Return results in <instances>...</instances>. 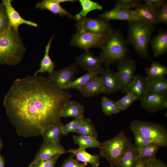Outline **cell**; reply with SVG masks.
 <instances>
[{
  "label": "cell",
  "mask_w": 167,
  "mask_h": 167,
  "mask_svg": "<svg viewBox=\"0 0 167 167\" xmlns=\"http://www.w3.org/2000/svg\"><path fill=\"white\" fill-rule=\"evenodd\" d=\"M133 144L130 138L121 131L113 138L101 143L100 155L105 158L111 167H117L124 155Z\"/></svg>",
  "instance_id": "cell-5"
},
{
  "label": "cell",
  "mask_w": 167,
  "mask_h": 167,
  "mask_svg": "<svg viewBox=\"0 0 167 167\" xmlns=\"http://www.w3.org/2000/svg\"><path fill=\"white\" fill-rule=\"evenodd\" d=\"M136 66L135 61L128 56L118 62L117 73L120 83V90L122 93L126 92L133 81Z\"/></svg>",
  "instance_id": "cell-10"
},
{
  "label": "cell",
  "mask_w": 167,
  "mask_h": 167,
  "mask_svg": "<svg viewBox=\"0 0 167 167\" xmlns=\"http://www.w3.org/2000/svg\"><path fill=\"white\" fill-rule=\"evenodd\" d=\"M109 167H111L110 166Z\"/></svg>",
  "instance_id": "cell-51"
},
{
  "label": "cell",
  "mask_w": 167,
  "mask_h": 167,
  "mask_svg": "<svg viewBox=\"0 0 167 167\" xmlns=\"http://www.w3.org/2000/svg\"><path fill=\"white\" fill-rule=\"evenodd\" d=\"M84 108L80 103L74 100L68 101L62 111L61 117H73L75 118L84 117Z\"/></svg>",
  "instance_id": "cell-23"
},
{
  "label": "cell",
  "mask_w": 167,
  "mask_h": 167,
  "mask_svg": "<svg viewBox=\"0 0 167 167\" xmlns=\"http://www.w3.org/2000/svg\"><path fill=\"white\" fill-rule=\"evenodd\" d=\"M79 70L76 62L49 74L48 78L56 88L63 90L64 87L73 80L75 74Z\"/></svg>",
  "instance_id": "cell-9"
},
{
  "label": "cell",
  "mask_w": 167,
  "mask_h": 167,
  "mask_svg": "<svg viewBox=\"0 0 167 167\" xmlns=\"http://www.w3.org/2000/svg\"><path fill=\"white\" fill-rule=\"evenodd\" d=\"M84 117L75 118L71 121V131L72 132H76L80 127L83 119Z\"/></svg>",
  "instance_id": "cell-44"
},
{
  "label": "cell",
  "mask_w": 167,
  "mask_h": 167,
  "mask_svg": "<svg viewBox=\"0 0 167 167\" xmlns=\"http://www.w3.org/2000/svg\"><path fill=\"white\" fill-rule=\"evenodd\" d=\"M127 42L121 31L113 30L106 36L100 57L103 65L108 67L110 65L119 62L127 56L128 50Z\"/></svg>",
  "instance_id": "cell-3"
},
{
  "label": "cell",
  "mask_w": 167,
  "mask_h": 167,
  "mask_svg": "<svg viewBox=\"0 0 167 167\" xmlns=\"http://www.w3.org/2000/svg\"><path fill=\"white\" fill-rule=\"evenodd\" d=\"M70 153L76 157L79 162L90 164L92 167H98L100 164V155H92L88 152L86 149L79 148L75 149L71 148L66 153Z\"/></svg>",
  "instance_id": "cell-20"
},
{
  "label": "cell",
  "mask_w": 167,
  "mask_h": 167,
  "mask_svg": "<svg viewBox=\"0 0 167 167\" xmlns=\"http://www.w3.org/2000/svg\"><path fill=\"white\" fill-rule=\"evenodd\" d=\"M11 0H3L2 3L4 6L10 26L16 32H18L19 26L26 24L34 27H37L38 25L31 21L24 19L20 15L12 5Z\"/></svg>",
  "instance_id": "cell-14"
},
{
  "label": "cell",
  "mask_w": 167,
  "mask_h": 167,
  "mask_svg": "<svg viewBox=\"0 0 167 167\" xmlns=\"http://www.w3.org/2000/svg\"><path fill=\"white\" fill-rule=\"evenodd\" d=\"M25 49L18 32L10 26L0 34V64H18L23 57Z\"/></svg>",
  "instance_id": "cell-2"
},
{
  "label": "cell",
  "mask_w": 167,
  "mask_h": 167,
  "mask_svg": "<svg viewBox=\"0 0 167 167\" xmlns=\"http://www.w3.org/2000/svg\"><path fill=\"white\" fill-rule=\"evenodd\" d=\"M132 131L139 132L161 147L167 145V131L165 126L151 122L139 120L133 121L131 123Z\"/></svg>",
  "instance_id": "cell-6"
},
{
  "label": "cell",
  "mask_w": 167,
  "mask_h": 167,
  "mask_svg": "<svg viewBox=\"0 0 167 167\" xmlns=\"http://www.w3.org/2000/svg\"><path fill=\"white\" fill-rule=\"evenodd\" d=\"M150 42L154 57H158L165 54L167 50V31L160 29Z\"/></svg>",
  "instance_id": "cell-21"
},
{
  "label": "cell",
  "mask_w": 167,
  "mask_h": 167,
  "mask_svg": "<svg viewBox=\"0 0 167 167\" xmlns=\"http://www.w3.org/2000/svg\"><path fill=\"white\" fill-rule=\"evenodd\" d=\"M85 97H89L105 93V88L100 77L96 76L78 89Z\"/></svg>",
  "instance_id": "cell-19"
},
{
  "label": "cell",
  "mask_w": 167,
  "mask_h": 167,
  "mask_svg": "<svg viewBox=\"0 0 167 167\" xmlns=\"http://www.w3.org/2000/svg\"><path fill=\"white\" fill-rule=\"evenodd\" d=\"M75 157L73 154L70 155L59 167H86L87 164L79 162L75 158Z\"/></svg>",
  "instance_id": "cell-39"
},
{
  "label": "cell",
  "mask_w": 167,
  "mask_h": 167,
  "mask_svg": "<svg viewBox=\"0 0 167 167\" xmlns=\"http://www.w3.org/2000/svg\"><path fill=\"white\" fill-rule=\"evenodd\" d=\"M10 27L5 7L2 3L0 4V34Z\"/></svg>",
  "instance_id": "cell-37"
},
{
  "label": "cell",
  "mask_w": 167,
  "mask_h": 167,
  "mask_svg": "<svg viewBox=\"0 0 167 167\" xmlns=\"http://www.w3.org/2000/svg\"><path fill=\"white\" fill-rule=\"evenodd\" d=\"M101 104L102 111L106 115L116 114L121 111L116 102L107 96L102 98Z\"/></svg>",
  "instance_id": "cell-33"
},
{
  "label": "cell",
  "mask_w": 167,
  "mask_h": 167,
  "mask_svg": "<svg viewBox=\"0 0 167 167\" xmlns=\"http://www.w3.org/2000/svg\"><path fill=\"white\" fill-rule=\"evenodd\" d=\"M4 158L0 154V167H4Z\"/></svg>",
  "instance_id": "cell-47"
},
{
  "label": "cell",
  "mask_w": 167,
  "mask_h": 167,
  "mask_svg": "<svg viewBox=\"0 0 167 167\" xmlns=\"http://www.w3.org/2000/svg\"><path fill=\"white\" fill-rule=\"evenodd\" d=\"M147 167H167V165L161 160L156 158L149 159Z\"/></svg>",
  "instance_id": "cell-43"
},
{
  "label": "cell",
  "mask_w": 167,
  "mask_h": 167,
  "mask_svg": "<svg viewBox=\"0 0 167 167\" xmlns=\"http://www.w3.org/2000/svg\"><path fill=\"white\" fill-rule=\"evenodd\" d=\"M36 8L41 10H47L55 15H59L61 17L66 16L76 20L75 16L70 13L54 0H43L36 5Z\"/></svg>",
  "instance_id": "cell-22"
},
{
  "label": "cell",
  "mask_w": 167,
  "mask_h": 167,
  "mask_svg": "<svg viewBox=\"0 0 167 167\" xmlns=\"http://www.w3.org/2000/svg\"><path fill=\"white\" fill-rule=\"evenodd\" d=\"M126 93L125 96L116 102L121 111L127 109L135 101L138 100L132 93L128 92Z\"/></svg>",
  "instance_id": "cell-35"
},
{
  "label": "cell",
  "mask_w": 167,
  "mask_h": 167,
  "mask_svg": "<svg viewBox=\"0 0 167 167\" xmlns=\"http://www.w3.org/2000/svg\"><path fill=\"white\" fill-rule=\"evenodd\" d=\"M3 146V143L1 138H0V151Z\"/></svg>",
  "instance_id": "cell-49"
},
{
  "label": "cell",
  "mask_w": 167,
  "mask_h": 167,
  "mask_svg": "<svg viewBox=\"0 0 167 167\" xmlns=\"http://www.w3.org/2000/svg\"><path fill=\"white\" fill-rule=\"evenodd\" d=\"M79 1L82 10L75 16L77 21L86 17L87 14L92 11L101 10L103 8L102 6L98 3L90 0H79Z\"/></svg>",
  "instance_id": "cell-30"
},
{
  "label": "cell",
  "mask_w": 167,
  "mask_h": 167,
  "mask_svg": "<svg viewBox=\"0 0 167 167\" xmlns=\"http://www.w3.org/2000/svg\"><path fill=\"white\" fill-rule=\"evenodd\" d=\"M76 133L79 135L88 136L96 139L98 137L95 126L89 118H83L81 125Z\"/></svg>",
  "instance_id": "cell-31"
},
{
  "label": "cell",
  "mask_w": 167,
  "mask_h": 167,
  "mask_svg": "<svg viewBox=\"0 0 167 167\" xmlns=\"http://www.w3.org/2000/svg\"><path fill=\"white\" fill-rule=\"evenodd\" d=\"M106 36L97 35L84 31H78L72 36L71 44L86 50L93 47L101 48Z\"/></svg>",
  "instance_id": "cell-8"
},
{
  "label": "cell",
  "mask_w": 167,
  "mask_h": 167,
  "mask_svg": "<svg viewBox=\"0 0 167 167\" xmlns=\"http://www.w3.org/2000/svg\"><path fill=\"white\" fill-rule=\"evenodd\" d=\"M71 121L67 123L62 126V132L64 135H67L71 131Z\"/></svg>",
  "instance_id": "cell-46"
},
{
  "label": "cell",
  "mask_w": 167,
  "mask_h": 167,
  "mask_svg": "<svg viewBox=\"0 0 167 167\" xmlns=\"http://www.w3.org/2000/svg\"><path fill=\"white\" fill-rule=\"evenodd\" d=\"M157 23L167 24V3L165 2L160 9L156 12Z\"/></svg>",
  "instance_id": "cell-40"
},
{
  "label": "cell",
  "mask_w": 167,
  "mask_h": 167,
  "mask_svg": "<svg viewBox=\"0 0 167 167\" xmlns=\"http://www.w3.org/2000/svg\"><path fill=\"white\" fill-rule=\"evenodd\" d=\"M54 35V34L53 35L46 45L45 55L40 62V67L39 69L35 72L34 76L37 75L40 73H44L47 72L50 74L55 71V63L52 61L49 55L50 45Z\"/></svg>",
  "instance_id": "cell-24"
},
{
  "label": "cell",
  "mask_w": 167,
  "mask_h": 167,
  "mask_svg": "<svg viewBox=\"0 0 167 167\" xmlns=\"http://www.w3.org/2000/svg\"><path fill=\"white\" fill-rule=\"evenodd\" d=\"M143 1L156 11L166 2L164 0H144Z\"/></svg>",
  "instance_id": "cell-42"
},
{
  "label": "cell",
  "mask_w": 167,
  "mask_h": 167,
  "mask_svg": "<svg viewBox=\"0 0 167 167\" xmlns=\"http://www.w3.org/2000/svg\"><path fill=\"white\" fill-rule=\"evenodd\" d=\"M77 65L88 72L102 68L103 61L99 57L94 55L89 50H86L80 56L76 57Z\"/></svg>",
  "instance_id": "cell-15"
},
{
  "label": "cell",
  "mask_w": 167,
  "mask_h": 167,
  "mask_svg": "<svg viewBox=\"0 0 167 167\" xmlns=\"http://www.w3.org/2000/svg\"><path fill=\"white\" fill-rule=\"evenodd\" d=\"M143 108L151 113H155L167 107V93L148 91L141 101Z\"/></svg>",
  "instance_id": "cell-11"
},
{
  "label": "cell",
  "mask_w": 167,
  "mask_h": 167,
  "mask_svg": "<svg viewBox=\"0 0 167 167\" xmlns=\"http://www.w3.org/2000/svg\"><path fill=\"white\" fill-rule=\"evenodd\" d=\"M127 43L132 45L142 58L148 57V46L154 32V25L139 20L128 22Z\"/></svg>",
  "instance_id": "cell-4"
},
{
  "label": "cell",
  "mask_w": 167,
  "mask_h": 167,
  "mask_svg": "<svg viewBox=\"0 0 167 167\" xmlns=\"http://www.w3.org/2000/svg\"><path fill=\"white\" fill-rule=\"evenodd\" d=\"M104 69L102 68L88 72L87 73L69 83L64 87L63 90L69 88H77L78 89L87 84L93 78L98 76Z\"/></svg>",
  "instance_id": "cell-25"
},
{
  "label": "cell",
  "mask_w": 167,
  "mask_h": 167,
  "mask_svg": "<svg viewBox=\"0 0 167 167\" xmlns=\"http://www.w3.org/2000/svg\"><path fill=\"white\" fill-rule=\"evenodd\" d=\"M99 16L100 18L108 21L116 20L128 22L136 20L134 10L120 5H115L113 9L99 14Z\"/></svg>",
  "instance_id": "cell-13"
},
{
  "label": "cell",
  "mask_w": 167,
  "mask_h": 167,
  "mask_svg": "<svg viewBox=\"0 0 167 167\" xmlns=\"http://www.w3.org/2000/svg\"><path fill=\"white\" fill-rule=\"evenodd\" d=\"M63 126V124L61 123L51 126L45 129L41 135L44 141H60L62 137L64 135L62 132Z\"/></svg>",
  "instance_id": "cell-27"
},
{
  "label": "cell",
  "mask_w": 167,
  "mask_h": 167,
  "mask_svg": "<svg viewBox=\"0 0 167 167\" xmlns=\"http://www.w3.org/2000/svg\"><path fill=\"white\" fill-rule=\"evenodd\" d=\"M29 167V166H28V167Z\"/></svg>",
  "instance_id": "cell-50"
},
{
  "label": "cell",
  "mask_w": 167,
  "mask_h": 167,
  "mask_svg": "<svg viewBox=\"0 0 167 167\" xmlns=\"http://www.w3.org/2000/svg\"><path fill=\"white\" fill-rule=\"evenodd\" d=\"M76 27L78 31L107 36L113 30L109 21L101 18L84 17L78 21Z\"/></svg>",
  "instance_id": "cell-7"
},
{
  "label": "cell",
  "mask_w": 167,
  "mask_h": 167,
  "mask_svg": "<svg viewBox=\"0 0 167 167\" xmlns=\"http://www.w3.org/2000/svg\"><path fill=\"white\" fill-rule=\"evenodd\" d=\"M145 71L149 81L155 80L165 77L167 74V67L158 62L153 61L150 66L145 68Z\"/></svg>",
  "instance_id": "cell-26"
},
{
  "label": "cell",
  "mask_w": 167,
  "mask_h": 167,
  "mask_svg": "<svg viewBox=\"0 0 167 167\" xmlns=\"http://www.w3.org/2000/svg\"><path fill=\"white\" fill-rule=\"evenodd\" d=\"M72 97L68 91L55 88L48 78L29 76L13 82L3 105L18 135L36 137L62 123L61 112Z\"/></svg>",
  "instance_id": "cell-1"
},
{
  "label": "cell",
  "mask_w": 167,
  "mask_h": 167,
  "mask_svg": "<svg viewBox=\"0 0 167 167\" xmlns=\"http://www.w3.org/2000/svg\"><path fill=\"white\" fill-rule=\"evenodd\" d=\"M72 139L74 143L79 146V148L86 149L88 148H99L101 143L97 139L82 135H74Z\"/></svg>",
  "instance_id": "cell-29"
},
{
  "label": "cell",
  "mask_w": 167,
  "mask_h": 167,
  "mask_svg": "<svg viewBox=\"0 0 167 167\" xmlns=\"http://www.w3.org/2000/svg\"><path fill=\"white\" fill-rule=\"evenodd\" d=\"M66 152L65 148L61 144L60 141H44L34 159L29 165L49 159L56 154H60L62 155Z\"/></svg>",
  "instance_id": "cell-12"
},
{
  "label": "cell",
  "mask_w": 167,
  "mask_h": 167,
  "mask_svg": "<svg viewBox=\"0 0 167 167\" xmlns=\"http://www.w3.org/2000/svg\"><path fill=\"white\" fill-rule=\"evenodd\" d=\"M149 160L146 157L139 158L134 167H147Z\"/></svg>",
  "instance_id": "cell-45"
},
{
  "label": "cell",
  "mask_w": 167,
  "mask_h": 167,
  "mask_svg": "<svg viewBox=\"0 0 167 167\" xmlns=\"http://www.w3.org/2000/svg\"><path fill=\"white\" fill-rule=\"evenodd\" d=\"M100 75L105 93L110 94L120 90V83L118 74L109 67L104 69Z\"/></svg>",
  "instance_id": "cell-16"
},
{
  "label": "cell",
  "mask_w": 167,
  "mask_h": 167,
  "mask_svg": "<svg viewBox=\"0 0 167 167\" xmlns=\"http://www.w3.org/2000/svg\"><path fill=\"white\" fill-rule=\"evenodd\" d=\"M54 1L59 4L62 2H74L76 1L75 0H54Z\"/></svg>",
  "instance_id": "cell-48"
},
{
  "label": "cell",
  "mask_w": 167,
  "mask_h": 167,
  "mask_svg": "<svg viewBox=\"0 0 167 167\" xmlns=\"http://www.w3.org/2000/svg\"><path fill=\"white\" fill-rule=\"evenodd\" d=\"M161 147L158 144L153 143L144 147L136 149L139 158L146 157L149 159L156 158L157 153Z\"/></svg>",
  "instance_id": "cell-32"
},
{
  "label": "cell",
  "mask_w": 167,
  "mask_h": 167,
  "mask_svg": "<svg viewBox=\"0 0 167 167\" xmlns=\"http://www.w3.org/2000/svg\"><path fill=\"white\" fill-rule=\"evenodd\" d=\"M139 0H118L116 1L115 5H120L131 8L135 7L140 3Z\"/></svg>",
  "instance_id": "cell-41"
},
{
  "label": "cell",
  "mask_w": 167,
  "mask_h": 167,
  "mask_svg": "<svg viewBox=\"0 0 167 167\" xmlns=\"http://www.w3.org/2000/svg\"><path fill=\"white\" fill-rule=\"evenodd\" d=\"M135 138V148L138 149L144 147L154 143L150 139L135 131H132Z\"/></svg>",
  "instance_id": "cell-36"
},
{
  "label": "cell",
  "mask_w": 167,
  "mask_h": 167,
  "mask_svg": "<svg viewBox=\"0 0 167 167\" xmlns=\"http://www.w3.org/2000/svg\"><path fill=\"white\" fill-rule=\"evenodd\" d=\"M61 155L62 154H56L49 159L36 163L28 166L29 167H55V165Z\"/></svg>",
  "instance_id": "cell-38"
},
{
  "label": "cell",
  "mask_w": 167,
  "mask_h": 167,
  "mask_svg": "<svg viewBox=\"0 0 167 167\" xmlns=\"http://www.w3.org/2000/svg\"><path fill=\"white\" fill-rule=\"evenodd\" d=\"M138 159L137 149L133 144L124 155L117 167H134Z\"/></svg>",
  "instance_id": "cell-28"
},
{
  "label": "cell",
  "mask_w": 167,
  "mask_h": 167,
  "mask_svg": "<svg viewBox=\"0 0 167 167\" xmlns=\"http://www.w3.org/2000/svg\"><path fill=\"white\" fill-rule=\"evenodd\" d=\"M149 91L167 93V80L165 77L159 79L149 80L148 82Z\"/></svg>",
  "instance_id": "cell-34"
},
{
  "label": "cell",
  "mask_w": 167,
  "mask_h": 167,
  "mask_svg": "<svg viewBox=\"0 0 167 167\" xmlns=\"http://www.w3.org/2000/svg\"><path fill=\"white\" fill-rule=\"evenodd\" d=\"M148 80L146 76L140 75H135L134 79L129 85L126 92H130L141 101L149 91L148 88Z\"/></svg>",
  "instance_id": "cell-17"
},
{
  "label": "cell",
  "mask_w": 167,
  "mask_h": 167,
  "mask_svg": "<svg viewBox=\"0 0 167 167\" xmlns=\"http://www.w3.org/2000/svg\"><path fill=\"white\" fill-rule=\"evenodd\" d=\"M134 10L136 20L153 25L158 23L156 18V11L146 4H139Z\"/></svg>",
  "instance_id": "cell-18"
}]
</instances>
